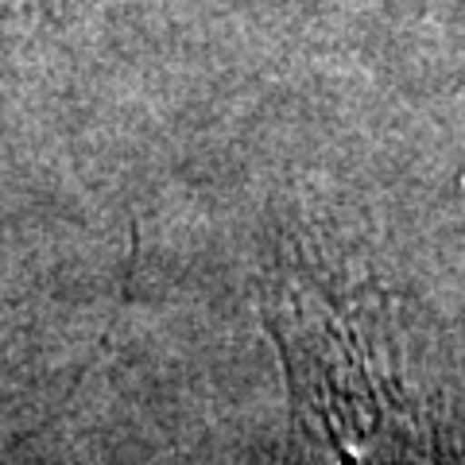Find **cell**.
Here are the masks:
<instances>
[{
    "label": "cell",
    "instance_id": "1",
    "mask_svg": "<svg viewBox=\"0 0 465 465\" xmlns=\"http://www.w3.org/2000/svg\"><path fill=\"white\" fill-rule=\"evenodd\" d=\"M82 0H0V47L74 16Z\"/></svg>",
    "mask_w": 465,
    "mask_h": 465
},
{
    "label": "cell",
    "instance_id": "2",
    "mask_svg": "<svg viewBox=\"0 0 465 465\" xmlns=\"http://www.w3.org/2000/svg\"><path fill=\"white\" fill-rule=\"evenodd\" d=\"M16 446H24V439H0V454H12Z\"/></svg>",
    "mask_w": 465,
    "mask_h": 465
}]
</instances>
